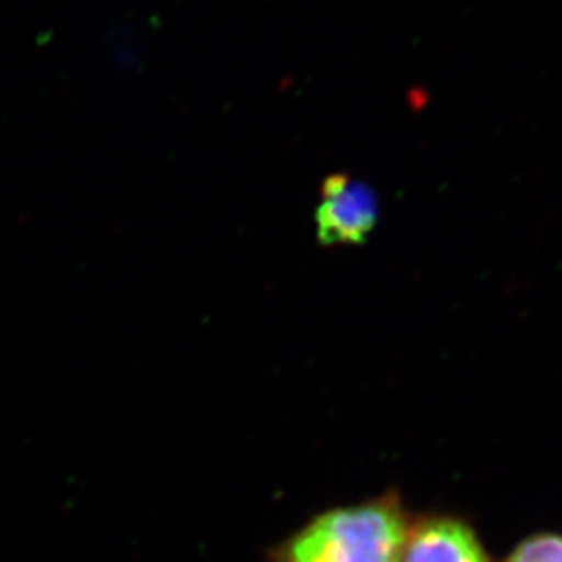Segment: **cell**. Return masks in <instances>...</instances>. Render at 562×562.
Here are the masks:
<instances>
[{
  "mask_svg": "<svg viewBox=\"0 0 562 562\" xmlns=\"http://www.w3.org/2000/svg\"><path fill=\"white\" fill-rule=\"evenodd\" d=\"M378 199L373 190L348 176H331L323 181L317 206V234L323 244L362 241L378 223Z\"/></svg>",
  "mask_w": 562,
  "mask_h": 562,
  "instance_id": "obj_2",
  "label": "cell"
},
{
  "mask_svg": "<svg viewBox=\"0 0 562 562\" xmlns=\"http://www.w3.org/2000/svg\"><path fill=\"white\" fill-rule=\"evenodd\" d=\"M401 562H485V554L467 525L434 519L406 536Z\"/></svg>",
  "mask_w": 562,
  "mask_h": 562,
  "instance_id": "obj_3",
  "label": "cell"
},
{
  "mask_svg": "<svg viewBox=\"0 0 562 562\" xmlns=\"http://www.w3.org/2000/svg\"><path fill=\"white\" fill-rule=\"evenodd\" d=\"M406 522L387 503L325 513L281 548L280 562H401Z\"/></svg>",
  "mask_w": 562,
  "mask_h": 562,
  "instance_id": "obj_1",
  "label": "cell"
},
{
  "mask_svg": "<svg viewBox=\"0 0 562 562\" xmlns=\"http://www.w3.org/2000/svg\"><path fill=\"white\" fill-rule=\"evenodd\" d=\"M510 562H562V536H538L522 542Z\"/></svg>",
  "mask_w": 562,
  "mask_h": 562,
  "instance_id": "obj_4",
  "label": "cell"
}]
</instances>
